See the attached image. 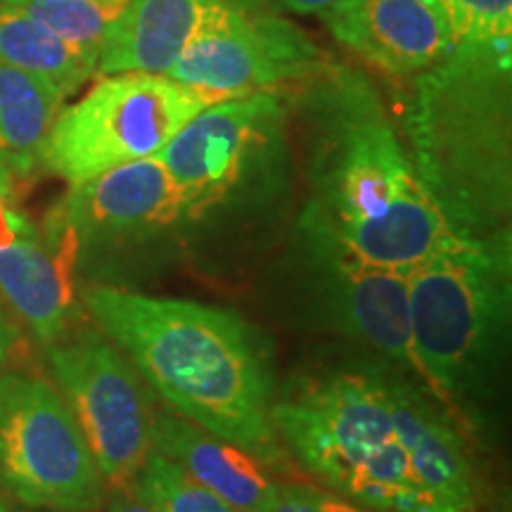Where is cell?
Wrapping results in <instances>:
<instances>
[{
  "label": "cell",
  "instance_id": "cell-30",
  "mask_svg": "<svg viewBox=\"0 0 512 512\" xmlns=\"http://www.w3.org/2000/svg\"><path fill=\"white\" fill-rule=\"evenodd\" d=\"M0 3H27V0H0Z\"/></svg>",
  "mask_w": 512,
  "mask_h": 512
},
{
  "label": "cell",
  "instance_id": "cell-1",
  "mask_svg": "<svg viewBox=\"0 0 512 512\" xmlns=\"http://www.w3.org/2000/svg\"><path fill=\"white\" fill-rule=\"evenodd\" d=\"M83 302L102 335L171 411L261 465H283L285 446L273 425L271 363L247 320L190 299L119 287H93Z\"/></svg>",
  "mask_w": 512,
  "mask_h": 512
},
{
  "label": "cell",
  "instance_id": "cell-14",
  "mask_svg": "<svg viewBox=\"0 0 512 512\" xmlns=\"http://www.w3.org/2000/svg\"><path fill=\"white\" fill-rule=\"evenodd\" d=\"M380 370L396 437L406 448L415 482L437 512H470L475 508V472L465 441L437 403L401 375Z\"/></svg>",
  "mask_w": 512,
  "mask_h": 512
},
{
  "label": "cell",
  "instance_id": "cell-25",
  "mask_svg": "<svg viewBox=\"0 0 512 512\" xmlns=\"http://www.w3.org/2000/svg\"><path fill=\"white\" fill-rule=\"evenodd\" d=\"M285 10L297 12V15H318L320 19L335 15L349 0H278Z\"/></svg>",
  "mask_w": 512,
  "mask_h": 512
},
{
  "label": "cell",
  "instance_id": "cell-26",
  "mask_svg": "<svg viewBox=\"0 0 512 512\" xmlns=\"http://www.w3.org/2000/svg\"><path fill=\"white\" fill-rule=\"evenodd\" d=\"M107 512H155L131 486H117L107 498Z\"/></svg>",
  "mask_w": 512,
  "mask_h": 512
},
{
  "label": "cell",
  "instance_id": "cell-5",
  "mask_svg": "<svg viewBox=\"0 0 512 512\" xmlns=\"http://www.w3.org/2000/svg\"><path fill=\"white\" fill-rule=\"evenodd\" d=\"M294 460L330 491L373 512H437L396 437L380 370L335 373L273 403Z\"/></svg>",
  "mask_w": 512,
  "mask_h": 512
},
{
  "label": "cell",
  "instance_id": "cell-11",
  "mask_svg": "<svg viewBox=\"0 0 512 512\" xmlns=\"http://www.w3.org/2000/svg\"><path fill=\"white\" fill-rule=\"evenodd\" d=\"M325 72L328 64L302 29L238 5L183 50L169 79L219 102Z\"/></svg>",
  "mask_w": 512,
  "mask_h": 512
},
{
  "label": "cell",
  "instance_id": "cell-6",
  "mask_svg": "<svg viewBox=\"0 0 512 512\" xmlns=\"http://www.w3.org/2000/svg\"><path fill=\"white\" fill-rule=\"evenodd\" d=\"M214 102L169 76H102L81 100L57 114L41 166L76 185L121 164L157 157L192 117Z\"/></svg>",
  "mask_w": 512,
  "mask_h": 512
},
{
  "label": "cell",
  "instance_id": "cell-19",
  "mask_svg": "<svg viewBox=\"0 0 512 512\" xmlns=\"http://www.w3.org/2000/svg\"><path fill=\"white\" fill-rule=\"evenodd\" d=\"M0 62L53 81L67 98L95 74L88 57L12 3H0Z\"/></svg>",
  "mask_w": 512,
  "mask_h": 512
},
{
  "label": "cell",
  "instance_id": "cell-15",
  "mask_svg": "<svg viewBox=\"0 0 512 512\" xmlns=\"http://www.w3.org/2000/svg\"><path fill=\"white\" fill-rule=\"evenodd\" d=\"M238 5L247 3H240V0H131L102 46L95 74L169 76L183 50Z\"/></svg>",
  "mask_w": 512,
  "mask_h": 512
},
{
  "label": "cell",
  "instance_id": "cell-13",
  "mask_svg": "<svg viewBox=\"0 0 512 512\" xmlns=\"http://www.w3.org/2000/svg\"><path fill=\"white\" fill-rule=\"evenodd\" d=\"M323 22L339 43L394 76L425 72L456 48L430 0H349Z\"/></svg>",
  "mask_w": 512,
  "mask_h": 512
},
{
  "label": "cell",
  "instance_id": "cell-9",
  "mask_svg": "<svg viewBox=\"0 0 512 512\" xmlns=\"http://www.w3.org/2000/svg\"><path fill=\"white\" fill-rule=\"evenodd\" d=\"M292 252L294 283L318 325L413 370L408 271L370 264L309 207L299 216Z\"/></svg>",
  "mask_w": 512,
  "mask_h": 512
},
{
  "label": "cell",
  "instance_id": "cell-22",
  "mask_svg": "<svg viewBox=\"0 0 512 512\" xmlns=\"http://www.w3.org/2000/svg\"><path fill=\"white\" fill-rule=\"evenodd\" d=\"M456 46L512 41V0H430Z\"/></svg>",
  "mask_w": 512,
  "mask_h": 512
},
{
  "label": "cell",
  "instance_id": "cell-18",
  "mask_svg": "<svg viewBox=\"0 0 512 512\" xmlns=\"http://www.w3.org/2000/svg\"><path fill=\"white\" fill-rule=\"evenodd\" d=\"M64 95L53 81L0 62V164L10 176H29L41 166L46 138Z\"/></svg>",
  "mask_w": 512,
  "mask_h": 512
},
{
  "label": "cell",
  "instance_id": "cell-28",
  "mask_svg": "<svg viewBox=\"0 0 512 512\" xmlns=\"http://www.w3.org/2000/svg\"><path fill=\"white\" fill-rule=\"evenodd\" d=\"M10 195H12V176L10 171L0 164V197H3V200H10Z\"/></svg>",
  "mask_w": 512,
  "mask_h": 512
},
{
  "label": "cell",
  "instance_id": "cell-31",
  "mask_svg": "<svg viewBox=\"0 0 512 512\" xmlns=\"http://www.w3.org/2000/svg\"><path fill=\"white\" fill-rule=\"evenodd\" d=\"M240 3H247V5H254V3H252V0H240Z\"/></svg>",
  "mask_w": 512,
  "mask_h": 512
},
{
  "label": "cell",
  "instance_id": "cell-10",
  "mask_svg": "<svg viewBox=\"0 0 512 512\" xmlns=\"http://www.w3.org/2000/svg\"><path fill=\"white\" fill-rule=\"evenodd\" d=\"M48 358L107 486L131 484L152 451L155 403L145 380L100 330L60 337Z\"/></svg>",
  "mask_w": 512,
  "mask_h": 512
},
{
  "label": "cell",
  "instance_id": "cell-27",
  "mask_svg": "<svg viewBox=\"0 0 512 512\" xmlns=\"http://www.w3.org/2000/svg\"><path fill=\"white\" fill-rule=\"evenodd\" d=\"M15 342H17L15 328H12L8 320L3 318V313H0V363L10 356V351L15 349Z\"/></svg>",
  "mask_w": 512,
  "mask_h": 512
},
{
  "label": "cell",
  "instance_id": "cell-16",
  "mask_svg": "<svg viewBox=\"0 0 512 512\" xmlns=\"http://www.w3.org/2000/svg\"><path fill=\"white\" fill-rule=\"evenodd\" d=\"M72 242L48 226V240L31 233L0 247V297L41 344L67 335L76 313Z\"/></svg>",
  "mask_w": 512,
  "mask_h": 512
},
{
  "label": "cell",
  "instance_id": "cell-2",
  "mask_svg": "<svg viewBox=\"0 0 512 512\" xmlns=\"http://www.w3.org/2000/svg\"><path fill=\"white\" fill-rule=\"evenodd\" d=\"M325 76L311 98L309 209L370 264L411 271L456 233L422 188L373 86L351 72Z\"/></svg>",
  "mask_w": 512,
  "mask_h": 512
},
{
  "label": "cell",
  "instance_id": "cell-3",
  "mask_svg": "<svg viewBox=\"0 0 512 512\" xmlns=\"http://www.w3.org/2000/svg\"><path fill=\"white\" fill-rule=\"evenodd\" d=\"M510 46H456L415 81L411 162L451 233H508L512 209Z\"/></svg>",
  "mask_w": 512,
  "mask_h": 512
},
{
  "label": "cell",
  "instance_id": "cell-12",
  "mask_svg": "<svg viewBox=\"0 0 512 512\" xmlns=\"http://www.w3.org/2000/svg\"><path fill=\"white\" fill-rule=\"evenodd\" d=\"M183 221L181 190L162 159L147 157L69 185L48 226L60 230L81 254L140 247Z\"/></svg>",
  "mask_w": 512,
  "mask_h": 512
},
{
  "label": "cell",
  "instance_id": "cell-8",
  "mask_svg": "<svg viewBox=\"0 0 512 512\" xmlns=\"http://www.w3.org/2000/svg\"><path fill=\"white\" fill-rule=\"evenodd\" d=\"M0 484L29 508L95 512L107 482L67 401L41 377L0 375Z\"/></svg>",
  "mask_w": 512,
  "mask_h": 512
},
{
  "label": "cell",
  "instance_id": "cell-29",
  "mask_svg": "<svg viewBox=\"0 0 512 512\" xmlns=\"http://www.w3.org/2000/svg\"><path fill=\"white\" fill-rule=\"evenodd\" d=\"M0 512H12L10 501H8V498H5L3 491H0Z\"/></svg>",
  "mask_w": 512,
  "mask_h": 512
},
{
  "label": "cell",
  "instance_id": "cell-23",
  "mask_svg": "<svg viewBox=\"0 0 512 512\" xmlns=\"http://www.w3.org/2000/svg\"><path fill=\"white\" fill-rule=\"evenodd\" d=\"M268 512H373L347 501L335 491L302 482H278Z\"/></svg>",
  "mask_w": 512,
  "mask_h": 512
},
{
  "label": "cell",
  "instance_id": "cell-21",
  "mask_svg": "<svg viewBox=\"0 0 512 512\" xmlns=\"http://www.w3.org/2000/svg\"><path fill=\"white\" fill-rule=\"evenodd\" d=\"M128 486L155 512H238L157 448L147 453L143 467Z\"/></svg>",
  "mask_w": 512,
  "mask_h": 512
},
{
  "label": "cell",
  "instance_id": "cell-17",
  "mask_svg": "<svg viewBox=\"0 0 512 512\" xmlns=\"http://www.w3.org/2000/svg\"><path fill=\"white\" fill-rule=\"evenodd\" d=\"M152 448L174 460L195 482L238 512H268L271 508L278 479L268 475L266 465L171 408H155Z\"/></svg>",
  "mask_w": 512,
  "mask_h": 512
},
{
  "label": "cell",
  "instance_id": "cell-24",
  "mask_svg": "<svg viewBox=\"0 0 512 512\" xmlns=\"http://www.w3.org/2000/svg\"><path fill=\"white\" fill-rule=\"evenodd\" d=\"M31 233H36L34 226L19 211L12 209L8 200L0 197V247L17 238H27Z\"/></svg>",
  "mask_w": 512,
  "mask_h": 512
},
{
  "label": "cell",
  "instance_id": "cell-20",
  "mask_svg": "<svg viewBox=\"0 0 512 512\" xmlns=\"http://www.w3.org/2000/svg\"><path fill=\"white\" fill-rule=\"evenodd\" d=\"M128 3L131 0H27L17 5L98 67L102 46Z\"/></svg>",
  "mask_w": 512,
  "mask_h": 512
},
{
  "label": "cell",
  "instance_id": "cell-4",
  "mask_svg": "<svg viewBox=\"0 0 512 512\" xmlns=\"http://www.w3.org/2000/svg\"><path fill=\"white\" fill-rule=\"evenodd\" d=\"M512 313V235H448L408 271L413 370L439 399L482 392Z\"/></svg>",
  "mask_w": 512,
  "mask_h": 512
},
{
  "label": "cell",
  "instance_id": "cell-7",
  "mask_svg": "<svg viewBox=\"0 0 512 512\" xmlns=\"http://www.w3.org/2000/svg\"><path fill=\"white\" fill-rule=\"evenodd\" d=\"M285 105L273 91L219 100L159 152L183 197L185 221L268 195L283 159Z\"/></svg>",
  "mask_w": 512,
  "mask_h": 512
}]
</instances>
